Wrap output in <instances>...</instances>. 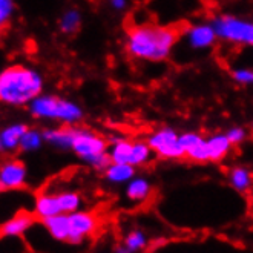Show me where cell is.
Listing matches in <instances>:
<instances>
[{"mask_svg":"<svg viewBox=\"0 0 253 253\" xmlns=\"http://www.w3.org/2000/svg\"><path fill=\"white\" fill-rule=\"evenodd\" d=\"M180 36V29L172 26L137 25L127 31L126 49L138 60L161 62L170 55Z\"/></svg>","mask_w":253,"mask_h":253,"instance_id":"obj_1","label":"cell"},{"mask_svg":"<svg viewBox=\"0 0 253 253\" xmlns=\"http://www.w3.org/2000/svg\"><path fill=\"white\" fill-rule=\"evenodd\" d=\"M42 74L26 65H12L0 71V103L6 106H29L43 92Z\"/></svg>","mask_w":253,"mask_h":253,"instance_id":"obj_2","label":"cell"},{"mask_svg":"<svg viewBox=\"0 0 253 253\" xmlns=\"http://www.w3.org/2000/svg\"><path fill=\"white\" fill-rule=\"evenodd\" d=\"M28 111L36 120L55 122L60 125H77L83 120V109L76 101L54 94H40L29 103Z\"/></svg>","mask_w":253,"mask_h":253,"instance_id":"obj_3","label":"cell"},{"mask_svg":"<svg viewBox=\"0 0 253 253\" xmlns=\"http://www.w3.org/2000/svg\"><path fill=\"white\" fill-rule=\"evenodd\" d=\"M71 151L95 170L105 172L106 168L112 163L108 141L98 133L86 127L76 126Z\"/></svg>","mask_w":253,"mask_h":253,"instance_id":"obj_4","label":"cell"},{"mask_svg":"<svg viewBox=\"0 0 253 253\" xmlns=\"http://www.w3.org/2000/svg\"><path fill=\"white\" fill-rule=\"evenodd\" d=\"M211 25L213 26L218 39L253 46V22L233 16H216L212 19Z\"/></svg>","mask_w":253,"mask_h":253,"instance_id":"obj_5","label":"cell"},{"mask_svg":"<svg viewBox=\"0 0 253 253\" xmlns=\"http://www.w3.org/2000/svg\"><path fill=\"white\" fill-rule=\"evenodd\" d=\"M147 143L152 147V151L161 158L181 160L186 157L180 135L170 127H163L157 130L155 133H152V135L149 137Z\"/></svg>","mask_w":253,"mask_h":253,"instance_id":"obj_6","label":"cell"},{"mask_svg":"<svg viewBox=\"0 0 253 253\" xmlns=\"http://www.w3.org/2000/svg\"><path fill=\"white\" fill-rule=\"evenodd\" d=\"M69 216V244L79 246L86 238L92 236L98 229V218L91 212L76 211L68 213Z\"/></svg>","mask_w":253,"mask_h":253,"instance_id":"obj_7","label":"cell"},{"mask_svg":"<svg viewBox=\"0 0 253 253\" xmlns=\"http://www.w3.org/2000/svg\"><path fill=\"white\" fill-rule=\"evenodd\" d=\"M28 181V170L20 160H6L0 165V192L23 189Z\"/></svg>","mask_w":253,"mask_h":253,"instance_id":"obj_8","label":"cell"},{"mask_svg":"<svg viewBox=\"0 0 253 253\" xmlns=\"http://www.w3.org/2000/svg\"><path fill=\"white\" fill-rule=\"evenodd\" d=\"M36 215L29 212H19L0 226V238H17L25 235L34 226Z\"/></svg>","mask_w":253,"mask_h":253,"instance_id":"obj_9","label":"cell"},{"mask_svg":"<svg viewBox=\"0 0 253 253\" xmlns=\"http://www.w3.org/2000/svg\"><path fill=\"white\" fill-rule=\"evenodd\" d=\"M186 40L192 49H206L211 48L216 42L218 36L215 33L213 26L209 25H197L186 29Z\"/></svg>","mask_w":253,"mask_h":253,"instance_id":"obj_10","label":"cell"},{"mask_svg":"<svg viewBox=\"0 0 253 253\" xmlns=\"http://www.w3.org/2000/svg\"><path fill=\"white\" fill-rule=\"evenodd\" d=\"M76 126L77 125H62L58 127L43 129L44 143L51 144L55 149H60V151H71Z\"/></svg>","mask_w":253,"mask_h":253,"instance_id":"obj_11","label":"cell"},{"mask_svg":"<svg viewBox=\"0 0 253 253\" xmlns=\"http://www.w3.org/2000/svg\"><path fill=\"white\" fill-rule=\"evenodd\" d=\"M181 144L184 147L186 158L195 161V163H206L209 161V155H207V146L206 140L198 135L195 132H186L180 135Z\"/></svg>","mask_w":253,"mask_h":253,"instance_id":"obj_12","label":"cell"},{"mask_svg":"<svg viewBox=\"0 0 253 253\" xmlns=\"http://www.w3.org/2000/svg\"><path fill=\"white\" fill-rule=\"evenodd\" d=\"M39 219H44L48 216H54L62 213L60 201H58L57 192H43L39 193L34 201V212H33Z\"/></svg>","mask_w":253,"mask_h":253,"instance_id":"obj_13","label":"cell"},{"mask_svg":"<svg viewBox=\"0 0 253 253\" xmlns=\"http://www.w3.org/2000/svg\"><path fill=\"white\" fill-rule=\"evenodd\" d=\"M43 227L54 238L55 241L68 243L69 240V216L68 213H58L54 216H48L44 219H40Z\"/></svg>","mask_w":253,"mask_h":253,"instance_id":"obj_14","label":"cell"},{"mask_svg":"<svg viewBox=\"0 0 253 253\" xmlns=\"http://www.w3.org/2000/svg\"><path fill=\"white\" fill-rule=\"evenodd\" d=\"M28 127L29 126H26L25 123H12L0 130V143H2L3 152L12 154V152L19 151L22 137Z\"/></svg>","mask_w":253,"mask_h":253,"instance_id":"obj_15","label":"cell"},{"mask_svg":"<svg viewBox=\"0 0 253 253\" xmlns=\"http://www.w3.org/2000/svg\"><path fill=\"white\" fill-rule=\"evenodd\" d=\"M133 175H135V166L127 165V163H111L105 170L106 180L115 184L130 181Z\"/></svg>","mask_w":253,"mask_h":253,"instance_id":"obj_16","label":"cell"},{"mask_svg":"<svg viewBox=\"0 0 253 253\" xmlns=\"http://www.w3.org/2000/svg\"><path fill=\"white\" fill-rule=\"evenodd\" d=\"M206 146L209 161H221L230 152V147L233 144L229 141L227 135H213L209 140H206Z\"/></svg>","mask_w":253,"mask_h":253,"instance_id":"obj_17","label":"cell"},{"mask_svg":"<svg viewBox=\"0 0 253 253\" xmlns=\"http://www.w3.org/2000/svg\"><path fill=\"white\" fill-rule=\"evenodd\" d=\"M152 193V186L146 178H132L126 187V197L133 203L146 201Z\"/></svg>","mask_w":253,"mask_h":253,"instance_id":"obj_18","label":"cell"},{"mask_svg":"<svg viewBox=\"0 0 253 253\" xmlns=\"http://www.w3.org/2000/svg\"><path fill=\"white\" fill-rule=\"evenodd\" d=\"M229 180L230 186L241 193H246L253 187V175L246 168H233L229 173Z\"/></svg>","mask_w":253,"mask_h":253,"instance_id":"obj_19","label":"cell"},{"mask_svg":"<svg viewBox=\"0 0 253 253\" xmlns=\"http://www.w3.org/2000/svg\"><path fill=\"white\" fill-rule=\"evenodd\" d=\"M43 143H44L43 130H39L36 127H28L22 137L19 151L25 152V154H33V152L39 151V149L43 146Z\"/></svg>","mask_w":253,"mask_h":253,"instance_id":"obj_20","label":"cell"},{"mask_svg":"<svg viewBox=\"0 0 253 253\" xmlns=\"http://www.w3.org/2000/svg\"><path fill=\"white\" fill-rule=\"evenodd\" d=\"M149 246V241L144 235V232L141 230H132L126 235L125 241H123V247H117V252H127V253H133V252H141L146 250Z\"/></svg>","mask_w":253,"mask_h":253,"instance_id":"obj_21","label":"cell"},{"mask_svg":"<svg viewBox=\"0 0 253 253\" xmlns=\"http://www.w3.org/2000/svg\"><path fill=\"white\" fill-rule=\"evenodd\" d=\"M58 26H60V31L66 36H72L76 34L80 26H82V14L77 9H66L62 17L60 22H58Z\"/></svg>","mask_w":253,"mask_h":253,"instance_id":"obj_22","label":"cell"},{"mask_svg":"<svg viewBox=\"0 0 253 253\" xmlns=\"http://www.w3.org/2000/svg\"><path fill=\"white\" fill-rule=\"evenodd\" d=\"M58 201H60V207H62V213H72L76 211H80L82 207V197L77 192L74 190H60L57 192Z\"/></svg>","mask_w":253,"mask_h":253,"instance_id":"obj_23","label":"cell"},{"mask_svg":"<svg viewBox=\"0 0 253 253\" xmlns=\"http://www.w3.org/2000/svg\"><path fill=\"white\" fill-rule=\"evenodd\" d=\"M152 147L149 146V143H143V141H133L132 146V154H130V160L129 165L132 166H143L146 163L151 161L152 157Z\"/></svg>","mask_w":253,"mask_h":253,"instance_id":"obj_24","label":"cell"},{"mask_svg":"<svg viewBox=\"0 0 253 253\" xmlns=\"http://www.w3.org/2000/svg\"><path fill=\"white\" fill-rule=\"evenodd\" d=\"M16 14V2L14 0H0V33L6 29Z\"/></svg>","mask_w":253,"mask_h":253,"instance_id":"obj_25","label":"cell"},{"mask_svg":"<svg viewBox=\"0 0 253 253\" xmlns=\"http://www.w3.org/2000/svg\"><path fill=\"white\" fill-rule=\"evenodd\" d=\"M232 77L238 84H253V71L252 69H235L232 72Z\"/></svg>","mask_w":253,"mask_h":253,"instance_id":"obj_26","label":"cell"},{"mask_svg":"<svg viewBox=\"0 0 253 253\" xmlns=\"http://www.w3.org/2000/svg\"><path fill=\"white\" fill-rule=\"evenodd\" d=\"M227 138H229V141L235 146V144H241L244 140H246V130L243 129V127H232L230 130H227Z\"/></svg>","mask_w":253,"mask_h":253,"instance_id":"obj_27","label":"cell"},{"mask_svg":"<svg viewBox=\"0 0 253 253\" xmlns=\"http://www.w3.org/2000/svg\"><path fill=\"white\" fill-rule=\"evenodd\" d=\"M129 3V0H109V5L115 11H123Z\"/></svg>","mask_w":253,"mask_h":253,"instance_id":"obj_28","label":"cell"},{"mask_svg":"<svg viewBox=\"0 0 253 253\" xmlns=\"http://www.w3.org/2000/svg\"><path fill=\"white\" fill-rule=\"evenodd\" d=\"M0 152H3V147H2V143H0Z\"/></svg>","mask_w":253,"mask_h":253,"instance_id":"obj_29","label":"cell"}]
</instances>
